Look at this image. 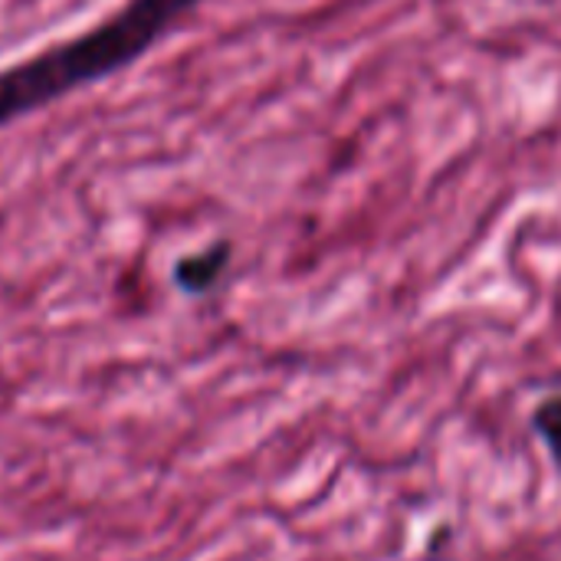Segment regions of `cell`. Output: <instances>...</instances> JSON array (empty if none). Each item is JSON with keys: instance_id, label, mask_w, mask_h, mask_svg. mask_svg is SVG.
<instances>
[{"instance_id": "cell-2", "label": "cell", "mask_w": 561, "mask_h": 561, "mask_svg": "<svg viewBox=\"0 0 561 561\" xmlns=\"http://www.w3.org/2000/svg\"><path fill=\"white\" fill-rule=\"evenodd\" d=\"M227 263H230V243L220 240V243H214V247H207V250H201V253H191V256L178 260V266H174V283H178L184 293L201 296V293H207V289L217 286V279L224 276Z\"/></svg>"}, {"instance_id": "cell-3", "label": "cell", "mask_w": 561, "mask_h": 561, "mask_svg": "<svg viewBox=\"0 0 561 561\" xmlns=\"http://www.w3.org/2000/svg\"><path fill=\"white\" fill-rule=\"evenodd\" d=\"M536 427L546 437V444L552 447V454L561 460V398H552L539 408L536 414Z\"/></svg>"}, {"instance_id": "cell-1", "label": "cell", "mask_w": 561, "mask_h": 561, "mask_svg": "<svg viewBox=\"0 0 561 561\" xmlns=\"http://www.w3.org/2000/svg\"><path fill=\"white\" fill-rule=\"evenodd\" d=\"M201 0H128L82 36L0 72V128L145 56Z\"/></svg>"}]
</instances>
